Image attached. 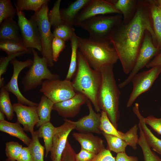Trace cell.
<instances>
[{"instance_id":"cell-19","label":"cell","mask_w":161,"mask_h":161,"mask_svg":"<svg viewBox=\"0 0 161 161\" xmlns=\"http://www.w3.org/2000/svg\"><path fill=\"white\" fill-rule=\"evenodd\" d=\"M18 23L13 18L5 19L0 24V40H11L22 42V38Z\"/></svg>"},{"instance_id":"cell-14","label":"cell","mask_w":161,"mask_h":161,"mask_svg":"<svg viewBox=\"0 0 161 161\" xmlns=\"http://www.w3.org/2000/svg\"><path fill=\"white\" fill-rule=\"evenodd\" d=\"M61 126L56 127L54 134L50 157L52 161H61L63 152L66 145L70 132L75 129L73 124L66 118Z\"/></svg>"},{"instance_id":"cell-7","label":"cell","mask_w":161,"mask_h":161,"mask_svg":"<svg viewBox=\"0 0 161 161\" xmlns=\"http://www.w3.org/2000/svg\"><path fill=\"white\" fill-rule=\"evenodd\" d=\"M49 1L48 0L31 17L35 21L38 26L41 39V55L47 60L48 66L51 67L54 66V62L51 47L54 37L51 30V27L48 16Z\"/></svg>"},{"instance_id":"cell-22","label":"cell","mask_w":161,"mask_h":161,"mask_svg":"<svg viewBox=\"0 0 161 161\" xmlns=\"http://www.w3.org/2000/svg\"><path fill=\"white\" fill-rule=\"evenodd\" d=\"M0 130L19 139L27 146L30 143L31 139L25 133L23 128L17 122L13 123L5 120L0 121Z\"/></svg>"},{"instance_id":"cell-43","label":"cell","mask_w":161,"mask_h":161,"mask_svg":"<svg viewBox=\"0 0 161 161\" xmlns=\"http://www.w3.org/2000/svg\"><path fill=\"white\" fill-rule=\"evenodd\" d=\"M75 152L68 140L61 161H75Z\"/></svg>"},{"instance_id":"cell-34","label":"cell","mask_w":161,"mask_h":161,"mask_svg":"<svg viewBox=\"0 0 161 161\" xmlns=\"http://www.w3.org/2000/svg\"><path fill=\"white\" fill-rule=\"evenodd\" d=\"M100 113V129L102 132L115 136L121 138V131H118L113 126L109 119L106 113L101 111Z\"/></svg>"},{"instance_id":"cell-32","label":"cell","mask_w":161,"mask_h":161,"mask_svg":"<svg viewBox=\"0 0 161 161\" xmlns=\"http://www.w3.org/2000/svg\"><path fill=\"white\" fill-rule=\"evenodd\" d=\"M48 0H17L14 4L17 11L32 10L38 12Z\"/></svg>"},{"instance_id":"cell-48","label":"cell","mask_w":161,"mask_h":161,"mask_svg":"<svg viewBox=\"0 0 161 161\" xmlns=\"http://www.w3.org/2000/svg\"><path fill=\"white\" fill-rule=\"evenodd\" d=\"M155 66H159L161 67V50L149 62L146 67L150 68Z\"/></svg>"},{"instance_id":"cell-21","label":"cell","mask_w":161,"mask_h":161,"mask_svg":"<svg viewBox=\"0 0 161 161\" xmlns=\"http://www.w3.org/2000/svg\"><path fill=\"white\" fill-rule=\"evenodd\" d=\"M133 110V112L139 119L148 145L150 148H152L153 150L161 155V140L154 134L144 122V117L140 112L138 103H135Z\"/></svg>"},{"instance_id":"cell-52","label":"cell","mask_w":161,"mask_h":161,"mask_svg":"<svg viewBox=\"0 0 161 161\" xmlns=\"http://www.w3.org/2000/svg\"><path fill=\"white\" fill-rule=\"evenodd\" d=\"M160 110H161V106L160 108Z\"/></svg>"},{"instance_id":"cell-2","label":"cell","mask_w":161,"mask_h":161,"mask_svg":"<svg viewBox=\"0 0 161 161\" xmlns=\"http://www.w3.org/2000/svg\"><path fill=\"white\" fill-rule=\"evenodd\" d=\"M101 81L100 72L93 69L78 50L77 72L72 85L75 92L83 95L89 100L97 112L101 111L98 100Z\"/></svg>"},{"instance_id":"cell-3","label":"cell","mask_w":161,"mask_h":161,"mask_svg":"<svg viewBox=\"0 0 161 161\" xmlns=\"http://www.w3.org/2000/svg\"><path fill=\"white\" fill-rule=\"evenodd\" d=\"M113 66L103 67L100 72L101 81L98 92V100L101 111L106 112L113 126L117 129L119 119L120 92L113 71Z\"/></svg>"},{"instance_id":"cell-46","label":"cell","mask_w":161,"mask_h":161,"mask_svg":"<svg viewBox=\"0 0 161 161\" xmlns=\"http://www.w3.org/2000/svg\"><path fill=\"white\" fill-rule=\"evenodd\" d=\"M16 161H32L31 155L28 146L23 147Z\"/></svg>"},{"instance_id":"cell-54","label":"cell","mask_w":161,"mask_h":161,"mask_svg":"<svg viewBox=\"0 0 161 161\" xmlns=\"http://www.w3.org/2000/svg\"></svg>"},{"instance_id":"cell-47","label":"cell","mask_w":161,"mask_h":161,"mask_svg":"<svg viewBox=\"0 0 161 161\" xmlns=\"http://www.w3.org/2000/svg\"><path fill=\"white\" fill-rule=\"evenodd\" d=\"M115 160V161H138L137 157L129 156L126 152L117 153Z\"/></svg>"},{"instance_id":"cell-15","label":"cell","mask_w":161,"mask_h":161,"mask_svg":"<svg viewBox=\"0 0 161 161\" xmlns=\"http://www.w3.org/2000/svg\"><path fill=\"white\" fill-rule=\"evenodd\" d=\"M13 106L17 117V122L22 125L25 131L29 132L32 135L35 131V126L39 120L37 106H30L18 103H14Z\"/></svg>"},{"instance_id":"cell-33","label":"cell","mask_w":161,"mask_h":161,"mask_svg":"<svg viewBox=\"0 0 161 161\" xmlns=\"http://www.w3.org/2000/svg\"><path fill=\"white\" fill-rule=\"evenodd\" d=\"M111 1L116 9L123 14V20L126 21L127 19L129 18L131 13L134 8L136 1L134 0H117Z\"/></svg>"},{"instance_id":"cell-29","label":"cell","mask_w":161,"mask_h":161,"mask_svg":"<svg viewBox=\"0 0 161 161\" xmlns=\"http://www.w3.org/2000/svg\"><path fill=\"white\" fill-rule=\"evenodd\" d=\"M0 88V111L5 114L8 120H11L14 116V111L10 100L9 92L4 87Z\"/></svg>"},{"instance_id":"cell-1","label":"cell","mask_w":161,"mask_h":161,"mask_svg":"<svg viewBox=\"0 0 161 161\" xmlns=\"http://www.w3.org/2000/svg\"><path fill=\"white\" fill-rule=\"evenodd\" d=\"M139 4L131 20L123 24L121 23L109 40L117 52L123 72L127 75L134 66L146 32L151 34L157 47L148 4L141 2Z\"/></svg>"},{"instance_id":"cell-37","label":"cell","mask_w":161,"mask_h":161,"mask_svg":"<svg viewBox=\"0 0 161 161\" xmlns=\"http://www.w3.org/2000/svg\"><path fill=\"white\" fill-rule=\"evenodd\" d=\"M16 12L10 0H0V24L5 19L13 18Z\"/></svg>"},{"instance_id":"cell-50","label":"cell","mask_w":161,"mask_h":161,"mask_svg":"<svg viewBox=\"0 0 161 161\" xmlns=\"http://www.w3.org/2000/svg\"><path fill=\"white\" fill-rule=\"evenodd\" d=\"M155 1L161 7V0H156Z\"/></svg>"},{"instance_id":"cell-9","label":"cell","mask_w":161,"mask_h":161,"mask_svg":"<svg viewBox=\"0 0 161 161\" xmlns=\"http://www.w3.org/2000/svg\"><path fill=\"white\" fill-rule=\"evenodd\" d=\"M40 91L54 103L69 99L76 93L71 80L59 79L43 81Z\"/></svg>"},{"instance_id":"cell-38","label":"cell","mask_w":161,"mask_h":161,"mask_svg":"<svg viewBox=\"0 0 161 161\" xmlns=\"http://www.w3.org/2000/svg\"><path fill=\"white\" fill-rule=\"evenodd\" d=\"M138 129L137 125L135 124L126 132H120L121 138L134 150L137 148L139 139L137 134Z\"/></svg>"},{"instance_id":"cell-44","label":"cell","mask_w":161,"mask_h":161,"mask_svg":"<svg viewBox=\"0 0 161 161\" xmlns=\"http://www.w3.org/2000/svg\"><path fill=\"white\" fill-rule=\"evenodd\" d=\"M96 155L81 148L80 151L75 155V161H91Z\"/></svg>"},{"instance_id":"cell-20","label":"cell","mask_w":161,"mask_h":161,"mask_svg":"<svg viewBox=\"0 0 161 161\" xmlns=\"http://www.w3.org/2000/svg\"><path fill=\"white\" fill-rule=\"evenodd\" d=\"M90 0H76L65 8L60 10L62 19L66 24L73 27L77 15Z\"/></svg>"},{"instance_id":"cell-18","label":"cell","mask_w":161,"mask_h":161,"mask_svg":"<svg viewBox=\"0 0 161 161\" xmlns=\"http://www.w3.org/2000/svg\"><path fill=\"white\" fill-rule=\"evenodd\" d=\"M72 136L80 144L81 148L96 154L105 149L103 140L91 133L74 132Z\"/></svg>"},{"instance_id":"cell-13","label":"cell","mask_w":161,"mask_h":161,"mask_svg":"<svg viewBox=\"0 0 161 161\" xmlns=\"http://www.w3.org/2000/svg\"><path fill=\"white\" fill-rule=\"evenodd\" d=\"M111 13H121L111 0H90L77 15L74 25L93 17Z\"/></svg>"},{"instance_id":"cell-51","label":"cell","mask_w":161,"mask_h":161,"mask_svg":"<svg viewBox=\"0 0 161 161\" xmlns=\"http://www.w3.org/2000/svg\"><path fill=\"white\" fill-rule=\"evenodd\" d=\"M5 161H16V160H10L6 159Z\"/></svg>"},{"instance_id":"cell-40","label":"cell","mask_w":161,"mask_h":161,"mask_svg":"<svg viewBox=\"0 0 161 161\" xmlns=\"http://www.w3.org/2000/svg\"><path fill=\"white\" fill-rule=\"evenodd\" d=\"M31 52H32L31 49H29L26 51L7 55V57H1L0 59V78H1L2 75L6 72L9 63L12 60L16 57L21 56L26 54L29 53Z\"/></svg>"},{"instance_id":"cell-6","label":"cell","mask_w":161,"mask_h":161,"mask_svg":"<svg viewBox=\"0 0 161 161\" xmlns=\"http://www.w3.org/2000/svg\"><path fill=\"white\" fill-rule=\"evenodd\" d=\"M33 55V62L30 67L22 81L24 90L27 92L41 85L45 80L59 79L60 76L53 74L49 69L47 62L43 57H40L34 49H31Z\"/></svg>"},{"instance_id":"cell-5","label":"cell","mask_w":161,"mask_h":161,"mask_svg":"<svg viewBox=\"0 0 161 161\" xmlns=\"http://www.w3.org/2000/svg\"><path fill=\"white\" fill-rule=\"evenodd\" d=\"M119 15L111 16L99 15L78 23L76 26L87 31L89 38L96 41H109L116 27L121 23Z\"/></svg>"},{"instance_id":"cell-30","label":"cell","mask_w":161,"mask_h":161,"mask_svg":"<svg viewBox=\"0 0 161 161\" xmlns=\"http://www.w3.org/2000/svg\"><path fill=\"white\" fill-rule=\"evenodd\" d=\"M107 143V149L117 153L125 152L126 148L128 145L122 139L117 136L102 132Z\"/></svg>"},{"instance_id":"cell-12","label":"cell","mask_w":161,"mask_h":161,"mask_svg":"<svg viewBox=\"0 0 161 161\" xmlns=\"http://www.w3.org/2000/svg\"><path fill=\"white\" fill-rule=\"evenodd\" d=\"M33 62V60L30 59L24 61H19L16 58L12 60L10 63L13 66V74L10 80L4 86V88L16 97L18 103L30 106H37L38 103L28 100L23 95L19 89L18 82V77L21 71L26 67H30Z\"/></svg>"},{"instance_id":"cell-4","label":"cell","mask_w":161,"mask_h":161,"mask_svg":"<svg viewBox=\"0 0 161 161\" xmlns=\"http://www.w3.org/2000/svg\"><path fill=\"white\" fill-rule=\"evenodd\" d=\"M78 48L90 66L97 71L104 67L113 66L119 60L115 49L109 41H96L78 36Z\"/></svg>"},{"instance_id":"cell-24","label":"cell","mask_w":161,"mask_h":161,"mask_svg":"<svg viewBox=\"0 0 161 161\" xmlns=\"http://www.w3.org/2000/svg\"><path fill=\"white\" fill-rule=\"evenodd\" d=\"M54 103L44 95H42L37 106V113L39 118L38 123L36 125L39 128L43 124L50 122L51 114Z\"/></svg>"},{"instance_id":"cell-36","label":"cell","mask_w":161,"mask_h":161,"mask_svg":"<svg viewBox=\"0 0 161 161\" xmlns=\"http://www.w3.org/2000/svg\"><path fill=\"white\" fill-rule=\"evenodd\" d=\"M61 0H56L54 3L52 9L48 13V16L51 27L54 29L65 23L61 19L60 7Z\"/></svg>"},{"instance_id":"cell-23","label":"cell","mask_w":161,"mask_h":161,"mask_svg":"<svg viewBox=\"0 0 161 161\" xmlns=\"http://www.w3.org/2000/svg\"><path fill=\"white\" fill-rule=\"evenodd\" d=\"M157 47L161 50V7L155 0L148 1Z\"/></svg>"},{"instance_id":"cell-41","label":"cell","mask_w":161,"mask_h":161,"mask_svg":"<svg viewBox=\"0 0 161 161\" xmlns=\"http://www.w3.org/2000/svg\"><path fill=\"white\" fill-rule=\"evenodd\" d=\"M65 42L58 38H53L51 47L53 60L54 62L58 61L60 53L65 47Z\"/></svg>"},{"instance_id":"cell-39","label":"cell","mask_w":161,"mask_h":161,"mask_svg":"<svg viewBox=\"0 0 161 161\" xmlns=\"http://www.w3.org/2000/svg\"><path fill=\"white\" fill-rule=\"evenodd\" d=\"M22 145L18 142L10 141L5 143V154L7 160L16 161L20 155L22 149Z\"/></svg>"},{"instance_id":"cell-25","label":"cell","mask_w":161,"mask_h":161,"mask_svg":"<svg viewBox=\"0 0 161 161\" xmlns=\"http://www.w3.org/2000/svg\"><path fill=\"white\" fill-rule=\"evenodd\" d=\"M56 129V127L50 122L42 125L38 130L39 138H42L44 140L46 158L51 151L53 137Z\"/></svg>"},{"instance_id":"cell-11","label":"cell","mask_w":161,"mask_h":161,"mask_svg":"<svg viewBox=\"0 0 161 161\" xmlns=\"http://www.w3.org/2000/svg\"><path fill=\"white\" fill-rule=\"evenodd\" d=\"M16 14L22 43L27 48L35 49L41 52V38L36 22L31 17L27 19L23 11H17Z\"/></svg>"},{"instance_id":"cell-45","label":"cell","mask_w":161,"mask_h":161,"mask_svg":"<svg viewBox=\"0 0 161 161\" xmlns=\"http://www.w3.org/2000/svg\"><path fill=\"white\" fill-rule=\"evenodd\" d=\"M91 161H115L110 151L105 149L96 154Z\"/></svg>"},{"instance_id":"cell-10","label":"cell","mask_w":161,"mask_h":161,"mask_svg":"<svg viewBox=\"0 0 161 161\" xmlns=\"http://www.w3.org/2000/svg\"><path fill=\"white\" fill-rule=\"evenodd\" d=\"M161 73V67L155 66L136 74L131 81L133 88L126 103V107L131 106L139 96L148 91Z\"/></svg>"},{"instance_id":"cell-16","label":"cell","mask_w":161,"mask_h":161,"mask_svg":"<svg viewBox=\"0 0 161 161\" xmlns=\"http://www.w3.org/2000/svg\"><path fill=\"white\" fill-rule=\"evenodd\" d=\"M86 104L89 110V114L76 121L70 120V122L74 126L75 129L80 133L102 134L100 129L101 113H97L94 111L92 103L89 100Z\"/></svg>"},{"instance_id":"cell-42","label":"cell","mask_w":161,"mask_h":161,"mask_svg":"<svg viewBox=\"0 0 161 161\" xmlns=\"http://www.w3.org/2000/svg\"><path fill=\"white\" fill-rule=\"evenodd\" d=\"M145 123L149 126L158 134L161 135V118H158L152 115L144 118Z\"/></svg>"},{"instance_id":"cell-26","label":"cell","mask_w":161,"mask_h":161,"mask_svg":"<svg viewBox=\"0 0 161 161\" xmlns=\"http://www.w3.org/2000/svg\"><path fill=\"white\" fill-rule=\"evenodd\" d=\"M39 138L38 130L34 131L32 134L31 141L28 146L32 161H44L45 148L41 144Z\"/></svg>"},{"instance_id":"cell-35","label":"cell","mask_w":161,"mask_h":161,"mask_svg":"<svg viewBox=\"0 0 161 161\" xmlns=\"http://www.w3.org/2000/svg\"><path fill=\"white\" fill-rule=\"evenodd\" d=\"M73 27L64 23L53 29V35L54 38L61 39L65 42L70 40L75 33Z\"/></svg>"},{"instance_id":"cell-17","label":"cell","mask_w":161,"mask_h":161,"mask_svg":"<svg viewBox=\"0 0 161 161\" xmlns=\"http://www.w3.org/2000/svg\"><path fill=\"white\" fill-rule=\"evenodd\" d=\"M88 100L83 95L76 92L72 97L54 103L53 110L65 118L73 117L79 113L81 106L86 103Z\"/></svg>"},{"instance_id":"cell-49","label":"cell","mask_w":161,"mask_h":161,"mask_svg":"<svg viewBox=\"0 0 161 161\" xmlns=\"http://www.w3.org/2000/svg\"><path fill=\"white\" fill-rule=\"evenodd\" d=\"M5 114L2 112L0 111V121L5 120Z\"/></svg>"},{"instance_id":"cell-28","label":"cell","mask_w":161,"mask_h":161,"mask_svg":"<svg viewBox=\"0 0 161 161\" xmlns=\"http://www.w3.org/2000/svg\"><path fill=\"white\" fill-rule=\"evenodd\" d=\"M140 136L137 144L141 147L144 161H161V159L151 149L146 140L143 131L140 124H138Z\"/></svg>"},{"instance_id":"cell-27","label":"cell","mask_w":161,"mask_h":161,"mask_svg":"<svg viewBox=\"0 0 161 161\" xmlns=\"http://www.w3.org/2000/svg\"><path fill=\"white\" fill-rule=\"evenodd\" d=\"M78 38L75 33L70 41L71 54L69 69L65 79L70 80L77 71V53L78 49Z\"/></svg>"},{"instance_id":"cell-8","label":"cell","mask_w":161,"mask_h":161,"mask_svg":"<svg viewBox=\"0 0 161 161\" xmlns=\"http://www.w3.org/2000/svg\"><path fill=\"white\" fill-rule=\"evenodd\" d=\"M160 50L154 44L150 33L146 32L134 66L129 75L118 85L122 89L131 82L133 77L160 52Z\"/></svg>"},{"instance_id":"cell-53","label":"cell","mask_w":161,"mask_h":161,"mask_svg":"<svg viewBox=\"0 0 161 161\" xmlns=\"http://www.w3.org/2000/svg\"></svg>"},{"instance_id":"cell-31","label":"cell","mask_w":161,"mask_h":161,"mask_svg":"<svg viewBox=\"0 0 161 161\" xmlns=\"http://www.w3.org/2000/svg\"><path fill=\"white\" fill-rule=\"evenodd\" d=\"M0 49L6 52L7 55L26 51L29 49L22 42L11 40H0Z\"/></svg>"}]
</instances>
